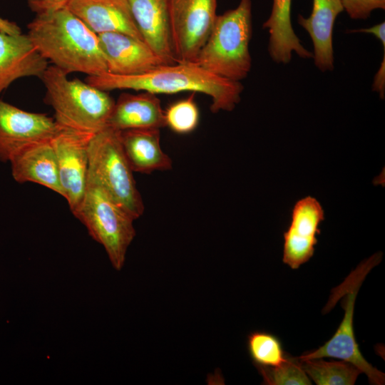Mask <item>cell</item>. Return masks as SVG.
<instances>
[{"label": "cell", "instance_id": "ac0fdd59", "mask_svg": "<svg viewBox=\"0 0 385 385\" xmlns=\"http://www.w3.org/2000/svg\"><path fill=\"white\" fill-rule=\"evenodd\" d=\"M164 126V111L160 99L157 95L145 91L122 93L115 101L107 125L120 131Z\"/></svg>", "mask_w": 385, "mask_h": 385}, {"label": "cell", "instance_id": "3957f363", "mask_svg": "<svg viewBox=\"0 0 385 385\" xmlns=\"http://www.w3.org/2000/svg\"><path fill=\"white\" fill-rule=\"evenodd\" d=\"M67 75L53 65L41 78L44 101L53 108L55 121L63 128L92 135L107 128L113 99L106 91Z\"/></svg>", "mask_w": 385, "mask_h": 385}, {"label": "cell", "instance_id": "2e32d148", "mask_svg": "<svg viewBox=\"0 0 385 385\" xmlns=\"http://www.w3.org/2000/svg\"><path fill=\"white\" fill-rule=\"evenodd\" d=\"M13 178L19 183H35L63 197L55 151L51 140L30 144L9 161Z\"/></svg>", "mask_w": 385, "mask_h": 385}, {"label": "cell", "instance_id": "603a6c76", "mask_svg": "<svg viewBox=\"0 0 385 385\" xmlns=\"http://www.w3.org/2000/svg\"><path fill=\"white\" fill-rule=\"evenodd\" d=\"M195 93L170 104L164 111L165 126L178 134L193 131L200 120L198 107L195 101Z\"/></svg>", "mask_w": 385, "mask_h": 385}, {"label": "cell", "instance_id": "8992f818", "mask_svg": "<svg viewBox=\"0 0 385 385\" xmlns=\"http://www.w3.org/2000/svg\"><path fill=\"white\" fill-rule=\"evenodd\" d=\"M123 151L120 130L107 127L88 145V180L98 183L134 220L144 212L142 197Z\"/></svg>", "mask_w": 385, "mask_h": 385}, {"label": "cell", "instance_id": "9c48e42d", "mask_svg": "<svg viewBox=\"0 0 385 385\" xmlns=\"http://www.w3.org/2000/svg\"><path fill=\"white\" fill-rule=\"evenodd\" d=\"M93 135L63 128L51 139L63 197L71 212L79 206L86 190L88 145Z\"/></svg>", "mask_w": 385, "mask_h": 385}, {"label": "cell", "instance_id": "d6986e66", "mask_svg": "<svg viewBox=\"0 0 385 385\" xmlns=\"http://www.w3.org/2000/svg\"><path fill=\"white\" fill-rule=\"evenodd\" d=\"M160 128L120 131L123 151L133 172L151 173L172 168V160L160 146Z\"/></svg>", "mask_w": 385, "mask_h": 385}, {"label": "cell", "instance_id": "277c9868", "mask_svg": "<svg viewBox=\"0 0 385 385\" xmlns=\"http://www.w3.org/2000/svg\"><path fill=\"white\" fill-rule=\"evenodd\" d=\"M252 1L217 15L195 63L220 77L240 81L252 67L249 45L252 38Z\"/></svg>", "mask_w": 385, "mask_h": 385}, {"label": "cell", "instance_id": "7402d4cb", "mask_svg": "<svg viewBox=\"0 0 385 385\" xmlns=\"http://www.w3.org/2000/svg\"><path fill=\"white\" fill-rule=\"evenodd\" d=\"M247 346L255 366H277L287 358L279 339L266 332H251L247 337Z\"/></svg>", "mask_w": 385, "mask_h": 385}, {"label": "cell", "instance_id": "5bb4252c", "mask_svg": "<svg viewBox=\"0 0 385 385\" xmlns=\"http://www.w3.org/2000/svg\"><path fill=\"white\" fill-rule=\"evenodd\" d=\"M48 66L27 34L0 32V93L19 78H41Z\"/></svg>", "mask_w": 385, "mask_h": 385}, {"label": "cell", "instance_id": "cb8c5ba5", "mask_svg": "<svg viewBox=\"0 0 385 385\" xmlns=\"http://www.w3.org/2000/svg\"><path fill=\"white\" fill-rule=\"evenodd\" d=\"M268 385H310L311 380L302 369L297 358L287 356L280 365L272 367L256 366Z\"/></svg>", "mask_w": 385, "mask_h": 385}, {"label": "cell", "instance_id": "30bf717a", "mask_svg": "<svg viewBox=\"0 0 385 385\" xmlns=\"http://www.w3.org/2000/svg\"><path fill=\"white\" fill-rule=\"evenodd\" d=\"M62 128L46 114L28 112L0 100V161L9 162L30 144L51 140Z\"/></svg>", "mask_w": 385, "mask_h": 385}, {"label": "cell", "instance_id": "6da1fadb", "mask_svg": "<svg viewBox=\"0 0 385 385\" xmlns=\"http://www.w3.org/2000/svg\"><path fill=\"white\" fill-rule=\"evenodd\" d=\"M86 82L105 91L131 89L157 94L183 91L201 93L210 97V110L232 111L244 90L240 81H230L202 68L195 62L161 65L143 74L118 76L108 72L88 76Z\"/></svg>", "mask_w": 385, "mask_h": 385}, {"label": "cell", "instance_id": "5b68a950", "mask_svg": "<svg viewBox=\"0 0 385 385\" xmlns=\"http://www.w3.org/2000/svg\"><path fill=\"white\" fill-rule=\"evenodd\" d=\"M72 213L90 236L103 247L113 268L120 270L135 236V220L91 180H87L83 198Z\"/></svg>", "mask_w": 385, "mask_h": 385}, {"label": "cell", "instance_id": "4316f807", "mask_svg": "<svg viewBox=\"0 0 385 385\" xmlns=\"http://www.w3.org/2000/svg\"><path fill=\"white\" fill-rule=\"evenodd\" d=\"M383 46V59L381 66L376 73L372 84V90L379 93L381 99L385 95V40L381 41Z\"/></svg>", "mask_w": 385, "mask_h": 385}, {"label": "cell", "instance_id": "52a82bcc", "mask_svg": "<svg viewBox=\"0 0 385 385\" xmlns=\"http://www.w3.org/2000/svg\"><path fill=\"white\" fill-rule=\"evenodd\" d=\"M381 252L375 253L362 262L340 286L335 288V290H332L334 295L330 297L329 304L337 301L339 297L344 296L342 302V306L344 310V318L329 340L317 349L304 353L297 357L299 360L324 357L341 359L351 363L361 373H364L371 384H384V374L370 364L362 356L355 338L353 325L354 309L357 292L366 274L381 262Z\"/></svg>", "mask_w": 385, "mask_h": 385}, {"label": "cell", "instance_id": "83f0119b", "mask_svg": "<svg viewBox=\"0 0 385 385\" xmlns=\"http://www.w3.org/2000/svg\"><path fill=\"white\" fill-rule=\"evenodd\" d=\"M0 32L9 34H21V30L15 22L0 17Z\"/></svg>", "mask_w": 385, "mask_h": 385}, {"label": "cell", "instance_id": "d4e9b609", "mask_svg": "<svg viewBox=\"0 0 385 385\" xmlns=\"http://www.w3.org/2000/svg\"><path fill=\"white\" fill-rule=\"evenodd\" d=\"M344 11L354 20H366L377 9H385V0H341Z\"/></svg>", "mask_w": 385, "mask_h": 385}, {"label": "cell", "instance_id": "484cf974", "mask_svg": "<svg viewBox=\"0 0 385 385\" xmlns=\"http://www.w3.org/2000/svg\"><path fill=\"white\" fill-rule=\"evenodd\" d=\"M29 8L36 15L51 13L66 7L69 0H26Z\"/></svg>", "mask_w": 385, "mask_h": 385}, {"label": "cell", "instance_id": "7c38bea8", "mask_svg": "<svg viewBox=\"0 0 385 385\" xmlns=\"http://www.w3.org/2000/svg\"><path fill=\"white\" fill-rule=\"evenodd\" d=\"M108 73L135 76L165 65L155 52L142 39L118 32L98 34Z\"/></svg>", "mask_w": 385, "mask_h": 385}, {"label": "cell", "instance_id": "ba28073f", "mask_svg": "<svg viewBox=\"0 0 385 385\" xmlns=\"http://www.w3.org/2000/svg\"><path fill=\"white\" fill-rule=\"evenodd\" d=\"M217 0H170V26L177 62H195L215 21Z\"/></svg>", "mask_w": 385, "mask_h": 385}, {"label": "cell", "instance_id": "44dd1931", "mask_svg": "<svg viewBox=\"0 0 385 385\" xmlns=\"http://www.w3.org/2000/svg\"><path fill=\"white\" fill-rule=\"evenodd\" d=\"M299 361L307 376L317 385H354L361 373L356 366L343 360L319 358Z\"/></svg>", "mask_w": 385, "mask_h": 385}, {"label": "cell", "instance_id": "e0dca14e", "mask_svg": "<svg viewBox=\"0 0 385 385\" xmlns=\"http://www.w3.org/2000/svg\"><path fill=\"white\" fill-rule=\"evenodd\" d=\"M343 11L341 0H313L310 15L298 16V24L312 41L314 63L322 72L334 69L333 28L337 17Z\"/></svg>", "mask_w": 385, "mask_h": 385}, {"label": "cell", "instance_id": "4fadbf2b", "mask_svg": "<svg viewBox=\"0 0 385 385\" xmlns=\"http://www.w3.org/2000/svg\"><path fill=\"white\" fill-rule=\"evenodd\" d=\"M66 7L97 35L118 32L143 40L128 0H69Z\"/></svg>", "mask_w": 385, "mask_h": 385}, {"label": "cell", "instance_id": "8fae6325", "mask_svg": "<svg viewBox=\"0 0 385 385\" xmlns=\"http://www.w3.org/2000/svg\"><path fill=\"white\" fill-rule=\"evenodd\" d=\"M324 220V209L314 197L308 195L294 205L291 221L284 232L282 261L292 269H298L314 255L321 233L320 224Z\"/></svg>", "mask_w": 385, "mask_h": 385}, {"label": "cell", "instance_id": "7a4b0ae2", "mask_svg": "<svg viewBox=\"0 0 385 385\" xmlns=\"http://www.w3.org/2000/svg\"><path fill=\"white\" fill-rule=\"evenodd\" d=\"M27 27L39 53L67 74L108 72L98 35L67 7L36 15Z\"/></svg>", "mask_w": 385, "mask_h": 385}, {"label": "cell", "instance_id": "ffe728a7", "mask_svg": "<svg viewBox=\"0 0 385 385\" xmlns=\"http://www.w3.org/2000/svg\"><path fill=\"white\" fill-rule=\"evenodd\" d=\"M292 0H273L272 11L262 28L269 33L268 52L272 60L286 64L292 53L300 58H312V52L306 49L295 34L291 21Z\"/></svg>", "mask_w": 385, "mask_h": 385}, {"label": "cell", "instance_id": "9a60e30c", "mask_svg": "<svg viewBox=\"0 0 385 385\" xmlns=\"http://www.w3.org/2000/svg\"><path fill=\"white\" fill-rule=\"evenodd\" d=\"M170 0H128L145 42L165 65L177 63L170 26Z\"/></svg>", "mask_w": 385, "mask_h": 385}]
</instances>
